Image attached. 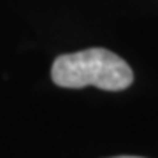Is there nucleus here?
<instances>
[{"mask_svg":"<svg viewBox=\"0 0 158 158\" xmlns=\"http://www.w3.org/2000/svg\"><path fill=\"white\" fill-rule=\"evenodd\" d=\"M113 158H142V156H113Z\"/></svg>","mask_w":158,"mask_h":158,"instance_id":"2","label":"nucleus"},{"mask_svg":"<svg viewBox=\"0 0 158 158\" xmlns=\"http://www.w3.org/2000/svg\"><path fill=\"white\" fill-rule=\"evenodd\" d=\"M51 79L60 88L97 86L106 91L127 90L134 83V72L116 53L104 48H90L67 53L53 62Z\"/></svg>","mask_w":158,"mask_h":158,"instance_id":"1","label":"nucleus"}]
</instances>
